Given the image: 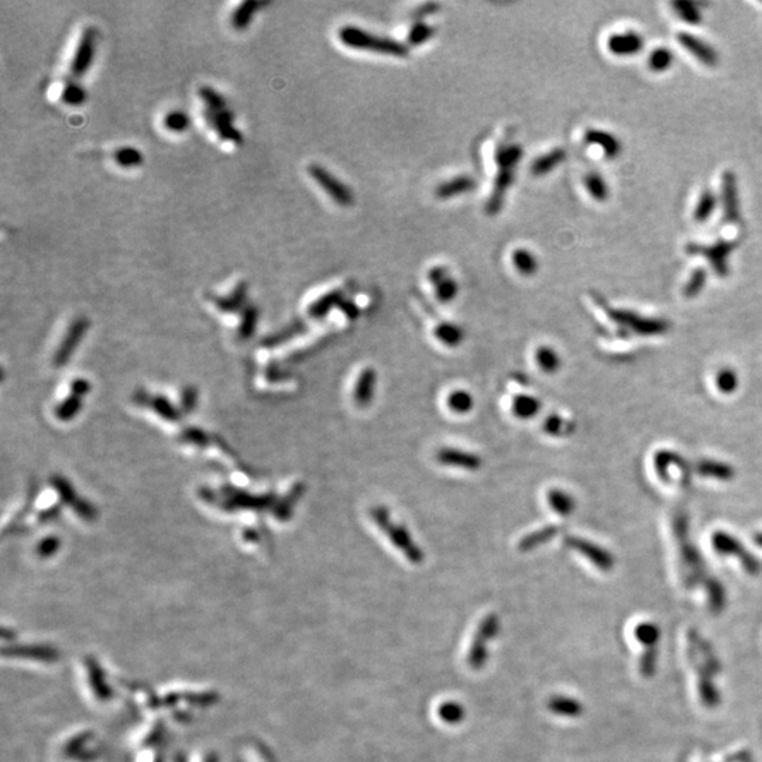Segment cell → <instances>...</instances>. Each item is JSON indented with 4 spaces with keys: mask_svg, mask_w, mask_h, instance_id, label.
Wrapping results in <instances>:
<instances>
[{
    "mask_svg": "<svg viewBox=\"0 0 762 762\" xmlns=\"http://www.w3.org/2000/svg\"><path fill=\"white\" fill-rule=\"evenodd\" d=\"M370 518L377 525V528L383 532L390 542L401 550V553L414 564H421L424 562V550L420 545L415 543L414 538L408 529L392 519L390 511L383 505H374L370 508Z\"/></svg>",
    "mask_w": 762,
    "mask_h": 762,
    "instance_id": "6da1fadb",
    "label": "cell"
},
{
    "mask_svg": "<svg viewBox=\"0 0 762 762\" xmlns=\"http://www.w3.org/2000/svg\"><path fill=\"white\" fill-rule=\"evenodd\" d=\"M339 40L349 49L387 54L394 57H407L408 46L393 39L378 37L356 26H344L339 30Z\"/></svg>",
    "mask_w": 762,
    "mask_h": 762,
    "instance_id": "7a4b0ae2",
    "label": "cell"
},
{
    "mask_svg": "<svg viewBox=\"0 0 762 762\" xmlns=\"http://www.w3.org/2000/svg\"><path fill=\"white\" fill-rule=\"evenodd\" d=\"M595 301L605 311L607 318L613 321L616 325H619L621 329H628L641 336H658V335H664L669 329V322L665 319L644 318L627 309L612 308L598 294L595 295Z\"/></svg>",
    "mask_w": 762,
    "mask_h": 762,
    "instance_id": "3957f363",
    "label": "cell"
},
{
    "mask_svg": "<svg viewBox=\"0 0 762 762\" xmlns=\"http://www.w3.org/2000/svg\"><path fill=\"white\" fill-rule=\"evenodd\" d=\"M654 469L658 477L666 484L686 487L690 483V470L687 462L673 451H659L654 456Z\"/></svg>",
    "mask_w": 762,
    "mask_h": 762,
    "instance_id": "277c9868",
    "label": "cell"
},
{
    "mask_svg": "<svg viewBox=\"0 0 762 762\" xmlns=\"http://www.w3.org/2000/svg\"><path fill=\"white\" fill-rule=\"evenodd\" d=\"M738 243L732 240H717L713 245H699V243H690L686 246V252L689 254H697L707 260L710 267L713 269L714 274L718 277H727L730 267H728V257L730 254L737 249Z\"/></svg>",
    "mask_w": 762,
    "mask_h": 762,
    "instance_id": "5b68a950",
    "label": "cell"
},
{
    "mask_svg": "<svg viewBox=\"0 0 762 762\" xmlns=\"http://www.w3.org/2000/svg\"><path fill=\"white\" fill-rule=\"evenodd\" d=\"M711 545L714 550L721 556H735L745 572L749 575H755L761 569L759 560L752 556L742 545L741 542L724 531H717L711 536Z\"/></svg>",
    "mask_w": 762,
    "mask_h": 762,
    "instance_id": "8992f818",
    "label": "cell"
},
{
    "mask_svg": "<svg viewBox=\"0 0 762 762\" xmlns=\"http://www.w3.org/2000/svg\"><path fill=\"white\" fill-rule=\"evenodd\" d=\"M308 174L339 207L347 208L353 205V190L340 179H337L333 174H330L325 167L319 164H311L308 167Z\"/></svg>",
    "mask_w": 762,
    "mask_h": 762,
    "instance_id": "52a82bcc",
    "label": "cell"
},
{
    "mask_svg": "<svg viewBox=\"0 0 762 762\" xmlns=\"http://www.w3.org/2000/svg\"><path fill=\"white\" fill-rule=\"evenodd\" d=\"M675 532L679 542L682 543L679 552L682 564L686 569V574L689 575L687 583L692 585L703 576V563L696 548L690 543V539L687 541V522L685 517L675 518Z\"/></svg>",
    "mask_w": 762,
    "mask_h": 762,
    "instance_id": "ba28073f",
    "label": "cell"
},
{
    "mask_svg": "<svg viewBox=\"0 0 762 762\" xmlns=\"http://www.w3.org/2000/svg\"><path fill=\"white\" fill-rule=\"evenodd\" d=\"M564 545L569 549L581 553L595 567H598L602 572H610L614 567L613 555L609 550H606L605 548H602L600 545H596L595 542H592L589 539L569 535V536L564 538Z\"/></svg>",
    "mask_w": 762,
    "mask_h": 762,
    "instance_id": "9c48e42d",
    "label": "cell"
},
{
    "mask_svg": "<svg viewBox=\"0 0 762 762\" xmlns=\"http://www.w3.org/2000/svg\"><path fill=\"white\" fill-rule=\"evenodd\" d=\"M721 207L723 218L727 224H738L741 221V205L738 194L737 175L727 169L721 174Z\"/></svg>",
    "mask_w": 762,
    "mask_h": 762,
    "instance_id": "30bf717a",
    "label": "cell"
},
{
    "mask_svg": "<svg viewBox=\"0 0 762 762\" xmlns=\"http://www.w3.org/2000/svg\"><path fill=\"white\" fill-rule=\"evenodd\" d=\"M435 459L442 466L455 467V469H460L466 472H477L483 466V460L479 455L467 452V451H462L458 448H451V446L441 448L437 452Z\"/></svg>",
    "mask_w": 762,
    "mask_h": 762,
    "instance_id": "8fae6325",
    "label": "cell"
},
{
    "mask_svg": "<svg viewBox=\"0 0 762 762\" xmlns=\"http://www.w3.org/2000/svg\"><path fill=\"white\" fill-rule=\"evenodd\" d=\"M95 41H96L95 29L86 27L82 32V36L79 39L78 47L75 50V54L71 63V72L74 77L79 78L89 70L93 61V56H95Z\"/></svg>",
    "mask_w": 762,
    "mask_h": 762,
    "instance_id": "7c38bea8",
    "label": "cell"
},
{
    "mask_svg": "<svg viewBox=\"0 0 762 762\" xmlns=\"http://www.w3.org/2000/svg\"><path fill=\"white\" fill-rule=\"evenodd\" d=\"M676 40L687 53H690L697 61H700L706 67H716L718 64V53L714 50V47L699 39L697 36L689 32H680L678 33Z\"/></svg>",
    "mask_w": 762,
    "mask_h": 762,
    "instance_id": "4fadbf2b",
    "label": "cell"
},
{
    "mask_svg": "<svg viewBox=\"0 0 762 762\" xmlns=\"http://www.w3.org/2000/svg\"><path fill=\"white\" fill-rule=\"evenodd\" d=\"M204 116H205L207 122L209 123V126L219 134V137L222 140H228V141H233V143H242L243 136H242L240 130H238L233 126L235 115H233L232 110L225 109V110H221V112H214V110L205 109Z\"/></svg>",
    "mask_w": 762,
    "mask_h": 762,
    "instance_id": "5bb4252c",
    "label": "cell"
},
{
    "mask_svg": "<svg viewBox=\"0 0 762 762\" xmlns=\"http://www.w3.org/2000/svg\"><path fill=\"white\" fill-rule=\"evenodd\" d=\"M645 46L644 37L637 32L614 33L607 40V49L613 56L631 57L642 51Z\"/></svg>",
    "mask_w": 762,
    "mask_h": 762,
    "instance_id": "9a60e30c",
    "label": "cell"
},
{
    "mask_svg": "<svg viewBox=\"0 0 762 762\" xmlns=\"http://www.w3.org/2000/svg\"><path fill=\"white\" fill-rule=\"evenodd\" d=\"M514 179H515V169L498 168L496 181L491 189V195L486 205V211L489 215H497L501 211L505 201V195L508 193V189L511 188V185L514 183Z\"/></svg>",
    "mask_w": 762,
    "mask_h": 762,
    "instance_id": "2e32d148",
    "label": "cell"
},
{
    "mask_svg": "<svg viewBox=\"0 0 762 762\" xmlns=\"http://www.w3.org/2000/svg\"><path fill=\"white\" fill-rule=\"evenodd\" d=\"M375 386H377L375 370L373 367H364L356 380L354 390H353V400L357 407L364 408L373 401Z\"/></svg>",
    "mask_w": 762,
    "mask_h": 762,
    "instance_id": "e0dca14e",
    "label": "cell"
},
{
    "mask_svg": "<svg viewBox=\"0 0 762 762\" xmlns=\"http://www.w3.org/2000/svg\"><path fill=\"white\" fill-rule=\"evenodd\" d=\"M585 141L590 146H595L603 151V154L613 160L620 155L623 150L621 141L610 131L600 130V129H589L585 133Z\"/></svg>",
    "mask_w": 762,
    "mask_h": 762,
    "instance_id": "ac0fdd59",
    "label": "cell"
},
{
    "mask_svg": "<svg viewBox=\"0 0 762 762\" xmlns=\"http://www.w3.org/2000/svg\"><path fill=\"white\" fill-rule=\"evenodd\" d=\"M474 188H476V179L467 175H462V176H456L453 179H449L441 183L435 189V195L439 200H451V198L467 194Z\"/></svg>",
    "mask_w": 762,
    "mask_h": 762,
    "instance_id": "d6986e66",
    "label": "cell"
},
{
    "mask_svg": "<svg viewBox=\"0 0 762 762\" xmlns=\"http://www.w3.org/2000/svg\"><path fill=\"white\" fill-rule=\"evenodd\" d=\"M695 469H696V473L699 476L714 479V480H721V482L731 480L734 477V473H735L734 467L730 466L728 463L718 462V460H710V459H704V460L697 462Z\"/></svg>",
    "mask_w": 762,
    "mask_h": 762,
    "instance_id": "ffe728a7",
    "label": "cell"
},
{
    "mask_svg": "<svg viewBox=\"0 0 762 762\" xmlns=\"http://www.w3.org/2000/svg\"><path fill=\"white\" fill-rule=\"evenodd\" d=\"M546 501L550 510L562 517H569L576 508V500L574 496L562 489H549L546 493Z\"/></svg>",
    "mask_w": 762,
    "mask_h": 762,
    "instance_id": "44dd1931",
    "label": "cell"
},
{
    "mask_svg": "<svg viewBox=\"0 0 762 762\" xmlns=\"http://www.w3.org/2000/svg\"><path fill=\"white\" fill-rule=\"evenodd\" d=\"M566 160V151L560 147H556L550 151H548L543 155H539L534 160L531 165V172L535 176H542L549 172H552L556 167H559Z\"/></svg>",
    "mask_w": 762,
    "mask_h": 762,
    "instance_id": "7402d4cb",
    "label": "cell"
},
{
    "mask_svg": "<svg viewBox=\"0 0 762 762\" xmlns=\"http://www.w3.org/2000/svg\"><path fill=\"white\" fill-rule=\"evenodd\" d=\"M548 709L556 716L569 717V718L579 717L583 711V706L579 700L569 697V696H562V695L550 697L548 702Z\"/></svg>",
    "mask_w": 762,
    "mask_h": 762,
    "instance_id": "603a6c76",
    "label": "cell"
},
{
    "mask_svg": "<svg viewBox=\"0 0 762 762\" xmlns=\"http://www.w3.org/2000/svg\"><path fill=\"white\" fill-rule=\"evenodd\" d=\"M511 410L518 420H532L541 411V401L529 394H517L512 399Z\"/></svg>",
    "mask_w": 762,
    "mask_h": 762,
    "instance_id": "cb8c5ba5",
    "label": "cell"
},
{
    "mask_svg": "<svg viewBox=\"0 0 762 762\" xmlns=\"http://www.w3.org/2000/svg\"><path fill=\"white\" fill-rule=\"evenodd\" d=\"M717 204H718V198L714 194V190L710 189V188H704L702 190L699 200H697L696 207H695L693 219L697 224L707 222L713 217V214L716 212Z\"/></svg>",
    "mask_w": 762,
    "mask_h": 762,
    "instance_id": "d4e9b609",
    "label": "cell"
},
{
    "mask_svg": "<svg viewBox=\"0 0 762 762\" xmlns=\"http://www.w3.org/2000/svg\"><path fill=\"white\" fill-rule=\"evenodd\" d=\"M559 532V527L557 525H546L543 528H539L534 532H529L525 536H522L518 542V549L522 550V552H528L531 549H535L543 543H546L548 541H550L553 536H556V534Z\"/></svg>",
    "mask_w": 762,
    "mask_h": 762,
    "instance_id": "484cf974",
    "label": "cell"
},
{
    "mask_svg": "<svg viewBox=\"0 0 762 762\" xmlns=\"http://www.w3.org/2000/svg\"><path fill=\"white\" fill-rule=\"evenodd\" d=\"M524 155V150L519 144L507 143L501 144L496 150V164L498 168H508L515 169V167L521 162Z\"/></svg>",
    "mask_w": 762,
    "mask_h": 762,
    "instance_id": "4316f807",
    "label": "cell"
},
{
    "mask_svg": "<svg viewBox=\"0 0 762 762\" xmlns=\"http://www.w3.org/2000/svg\"><path fill=\"white\" fill-rule=\"evenodd\" d=\"M435 336L445 346L458 347L465 339V332H463V329L460 326H458V325H455L452 322L441 321L435 326Z\"/></svg>",
    "mask_w": 762,
    "mask_h": 762,
    "instance_id": "83f0119b",
    "label": "cell"
},
{
    "mask_svg": "<svg viewBox=\"0 0 762 762\" xmlns=\"http://www.w3.org/2000/svg\"><path fill=\"white\" fill-rule=\"evenodd\" d=\"M583 183L588 189L589 195L598 201V202H605L609 200V195H610V190H609V185L606 182V179L603 178V175H600L599 172H589L585 178H583Z\"/></svg>",
    "mask_w": 762,
    "mask_h": 762,
    "instance_id": "f1b7e54d",
    "label": "cell"
},
{
    "mask_svg": "<svg viewBox=\"0 0 762 762\" xmlns=\"http://www.w3.org/2000/svg\"><path fill=\"white\" fill-rule=\"evenodd\" d=\"M511 259L515 270L524 277H531L538 271V260L535 254L527 249H517Z\"/></svg>",
    "mask_w": 762,
    "mask_h": 762,
    "instance_id": "f546056e",
    "label": "cell"
},
{
    "mask_svg": "<svg viewBox=\"0 0 762 762\" xmlns=\"http://www.w3.org/2000/svg\"><path fill=\"white\" fill-rule=\"evenodd\" d=\"M535 361L538 367L548 374L556 373L562 364L560 356L550 346H539L535 351Z\"/></svg>",
    "mask_w": 762,
    "mask_h": 762,
    "instance_id": "4dcf8cb0",
    "label": "cell"
},
{
    "mask_svg": "<svg viewBox=\"0 0 762 762\" xmlns=\"http://www.w3.org/2000/svg\"><path fill=\"white\" fill-rule=\"evenodd\" d=\"M260 8V4L256 0H246L232 15V26L236 30H245L250 26L257 9Z\"/></svg>",
    "mask_w": 762,
    "mask_h": 762,
    "instance_id": "1f68e13d",
    "label": "cell"
},
{
    "mask_svg": "<svg viewBox=\"0 0 762 762\" xmlns=\"http://www.w3.org/2000/svg\"><path fill=\"white\" fill-rule=\"evenodd\" d=\"M343 301V291L342 290H335L329 294H325L323 297H321L316 302L312 304V306L309 308V315L312 318H323L332 308L335 306H339Z\"/></svg>",
    "mask_w": 762,
    "mask_h": 762,
    "instance_id": "d6a6232c",
    "label": "cell"
},
{
    "mask_svg": "<svg viewBox=\"0 0 762 762\" xmlns=\"http://www.w3.org/2000/svg\"><path fill=\"white\" fill-rule=\"evenodd\" d=\"M446 404H448V408L453 411L455 414H467L474 407V399L469 392L463 389H458L449 393L446 399Z\"/></svg>",
    "mask_w": 762,
    "mask_h": 762,
    "instance_id": "836d02e7",
    "label": "cell"
},
{
    "mask_svg": "<svg viewBox=\"0 0 762 762\" xmlns=\"http://www.w3.org/2000/svg\"><path fill=\"white\" fill-rule=\"evenodd\" d=\"M675 13L679 16L680 20H683L689 26H697L702 23L703 16L699 6L693 2H686V0H678V2L672 4Z\"/></svg>",
    "mask_w": 762,
    "mask_h": 762,
    "instance_id": "e575fe53",
    "label": "cell"
},
{
    "mask_svg": "<svg viewBox=\"0 0 762 762\" xmlns=\"http://www.w3.org/2000/svg\"><path fill=\"white\" fill-rule=\"evenodd\" d=\"M673 61H675L673 53L669 49L659 47L651 51L648 57V68L655 74L666 72L672 67Z\"/></svg>",
    "mask_w": 762,
    "mask_h": 762,
    "instance_id": "d590c367",
    "label": "cell"
},
{
    "mask_svg": "<svg viewBox=\"0 0 762 762\" xmlns=\"http://www.w3.org/2000/svg\"><path fill=\"white\" fill-rule=\"evenodd\" d=\"M489 642L480 640V638H474L472 645H470V650H469V654H467V664L470 666V669L473 671H480L484 668V665L487 664L489 661V648H487Z\"/></svg>",
    "mask_w": 762,
    "mask_h": 762,
    "instance_id": "8d00e7d4",
    "label": "cell"
},
{
    "mask_svg": "<svg viewBox=\"0 0 762 762\" xmlns=\"http://www.w3.org/2000/svg\"><path fill=\"white\" fill-rule=\"evenodd\" d=\"M707 283V271L704 267H696L683 287V295L686 298H696Z\"/></svg>",
    "mask_w": 762,
    "mask_h": 762,
    "instance_id": "74e56055",
    "label": "cell"
},
{
    "mask_svg": "<svg viewBox=\"0 0 762 762\" xmlns=\"http://www.w3.org/2000/svg\"><path fill=\"white\" fill-rule=\"evenodd\" d=\"M575 425L556 414H550L543 422V431L550 437H566L574 432Z\"/></svg>",
    "mask_w": 762,
    "mask_h": 762,
    "instance_id": "f35d334b",
    "label": "cell"
},
{
    "mask_svg": "<svg viewBox=\"0 0 762 762\" xmlns=\"http://www.w3.org/2000/svg\"><path fill=\"white\" fill-rule=\"evenodd\" d=\"M716 387L723 394H732L738 389V375L735 370L724 367L716 375Z\"/></svg>",
    "mask_w": 762,
    "mask_h": 762,
    "instance_id": "ab89813d",
    "label": "cell"
},
{
    "mask_svg": "<svg viewBox=\"0 0 762 762\" xmlns=\"http://www.w3.org/2000/svg\"><path fill=\"white\" fill-rule=\"evenodd\" d=\"M438 714L442 721L452 725L459 724L466 716L465 707L458 702H445L438 707Z\"/></svg>",
    "mask_w": 762,
    "mask_h": 762,
    "instance_id": "60d3db41",
    "label": "cell"
},
{
    "mask_svg": "<svg viewBox=\"0 0 762 762\" xmlns=\"http://www.w3.org/2000/svg\"><path fill=\"white\" fill-rule=\"evenodd\" d=\"M500 628H501V621H500V617L497 614H489L486 616L479 628H477V638L486 641V642H490L491 640H494L498 633H500Z\"/></svg>",
    "mask_w": 762,
    "mask_h": 762,
    "instance_id": "b9f144b4",
    "label": "cell"
},
{
    "mask_svg": "<svg viewBox=\"0 0 762 762\" xmlns=\"http://www.w3.org/2000/svg\"><path fill=\"white\" fill-rule=\"evenodd\" d=\"M115 157V161L123 167V168H131V167H137L143 162V155L141 153L137 150V148H133L130 146L127 147H120L115 151L113 154Z\"/></svg>",
    "mask_w": 762,
    "mask_h": 762,
    "instance_id": "7bdbcfd3",
    "label": "cell"
},
{
    "mask_svg": "<svg viewBox=\"0 0 762 762\" xmlns=\"http://www.w3.org/2000/svg\"><path fill=\"white\" fill-rule=\"evenodd\" d=\"M706 590H707L709 607L711 609V612H714V613L721 612V609L724 607V600H725L723 586L717 581L711 579V581H707Z\"/></svg>",
    "mask_w": 762,
    "mask_h": 762,
    "instance_id": "ee69618b",
    "label": "cell"
},
{
    "mask_svg": "<svg viewBox=\"0 0 762 762\" xmlns=\"http://www.w3.org/2000/svg\"><path fill=\"white\" fill-rule=\"evenodd\" d=\"M435 287V297L438 301L444 302V304H448L451 301H453L459 292V285L458 283L455 281V278L452 277H448L445 278L444 281L438 283Z\"/></svg>",
    "mask_w": 762,
    "mask_h": 762,
    "instance_id": "f6af8a7d",
    "label": "cell"
},
{
    "mask_svg": "<svg viewBox=\"0 0 762 762\" xmlns=\"http://www.w3.org/2000/svg\"><path fill=\"white\" fill-rule=\"evenodd\" d=\"M198 93H200L201 99L207 103V106H208L207 109L214 110V112H221V110L228 109V108H226V101H225V98H224L219 92H217L214 88H211V86H201Z\"/></svg>",
    "mask_w": 762,
    "mask_h": 762,
    "instance_id": "bcb514c9",
    "label": "cell"
},
{
    "mask_svg": "<svg viewBox=\"0 0 762 762\" xmlns=\"http://www.w3.org/2000/svg\"><path fill=\"white\" fill-rule=\"evenodd\" d=\"M634 633H635V638L640 642L648 645L650 648H654L657 645V642H658V638H659L658 627L655 624H652V623H648V621L638 624L635 627Z\"/></svg>",
    "mask_w": 762,
    "mask_h": 762,
    "instance_id": "7dc6e473",
    "label": "cell"
},
{
    "mask_svg": "<svg viewBox=\"0 0 762 762\" xmlns=\"http://www.w3.org/2000/svg\"><path fill=\"white\" fill-rule=\"evenodd\" d=\"M435 36V29L425 23H415L408 34L410 46H421Z\"/></svg>",
    "mask_w": 762,
    "mask_h": 762,
    "instance_id": "c3c4849f",
    "label": "cell"
},
{
    "mask_svg": "<svg viewBox=\"0 0 762 762\" xmlns=\"http://www.w3.org/2000/svg\"><path fill=\"white\" fill-rule=\"evenodd\" d=\"M164 126H165V129H168L171 131L179 133V131H183V130L188 129L189 117H188V115L185 112L172 110V112L167 113V116L164 117Z\"/></svg>",
    "mask_w": 762,
    "mask_h": 762,
    "instance_id": "681fc988",
    "label": "cell"
},
{
    "mask_svg": "<svg viewBox=\"0 0 762 762\" xmlns=\"http://www.w3.org/2000/svg\"><path fill=\"white\" fill-rule=\"evenodd\" d=\"M85 98H86V93H85V89L79 85V84H75V82H70L64 86V91H63V101L67 103V105H72V106H79L85 102Z\"/></svg>",
    "mask_w": 762,
    "mask_h": 762,
    "instance_id": "f907efd6",
    "label": "cell"
},
{
    "mask_svg": "<svg viewBox=\"0 0 762 762\" xmlns=\"http://www.w3.org/2000/svg\"><path fill=\"white\" fill-rule=\"evenodd\" d=\"M246 291H247V285H246L245 281H242L240 284H238V287L235 288V291L232 292L231 297L222 298V299L218 301L219 306H221L222 309H225V311H232V309L238 308V306L242 304V301L245 299Z\"/></svg>",
    "mask_w": 762,
    "mask_h": 762,
    "instance_id": "816d5d0a",
    "label": "cell"
},
{
    "mask_svg": "<svg viewBox=\"0 0 762 762\" xmlns=\"http://www.w3.org/2000/svg\"><path fill=\"white\" fill-rule=\"evenodd\" d=\"M449 274H448V269L446 267H441V266H437V267H432L430 271H428V280L437 285L438 283L444 281L445 278H448Z\"/></svg>",
    "mask_w": 762,
    "mask_h": 762,
    "instance_id": "f5cc1de1",
    "label": "cell"
},
{
    "mask_svg": "<svg viewBox=\"0 0 762 762\" xmlns=\"http://www.w3.org/2000/svg\"><path fill=\"white\" fill-rule=\"evenodd\" d=\"M340 309L343 311V314L349 318V319H356L357 315H359V308L356 306V304L350 302V301H342V304L339 305Z\"/></svg>",
    "mask_w": 762,
    "mask_h": 762,
    "instance_id": "db71d44e",
    "label": "cell"
},
{
    "mask_svg": "<svg viewBox=\"0 0 762 762\" xmlns=\"http://www.w3.org/2000/svg\"><path fill=\"white\" fill-rule=\"evenodd\" d=\"M754 542H755L759 548H762V532H758V534L754 535Z\"/></svg>",
    "mask_w": 762,
    "mask_h": 762,
    "instance_id": "11a10c76",
    "label": "cell"
}]
</instances>
